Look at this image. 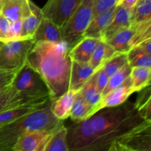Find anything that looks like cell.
<instances>
[{"mask_svg":"<svg viewBox=\"0 0 151 151\" xmlns=\"http://www.w3.org/2000/svg\"><path fill=\"white\" fill-rule=\"evenodd\" d=\"M69 50L67 44L63 41H38L28 54L26 63L44 80L51 102L66 92L69 88L72 64Z\"/></svg>","mask_w":151,"mask_h":151,"instance_id":"obj_1","label":"cell"},{"mask_svg":"<svg viewBox=\"0 0 151 151\" xmlns=\"http://www.w3.org/2000/svg\"><path fill=\"white\" fill-rule=\"evenodd\" d=\"M102 150H110L115 142L131 133L151 125L141 116L134 103L126 100L119 106L105 107L91 116Z\"/></svg>","mask_w":151,"mask_h":151,"instance_id":"obj_2","label":"cell"},{"mask_svg":"<svg viewBox=\"0 0 151 151\" xmlns=\"http://www.w3.org/2000/svg\"><path fill=\"white\" fill-rule=\"evenodd\" d=\"M51 106L50 102L44 107L0 127V151L12 150L18 139L27 133L57 128L63 120L54 116Z\"/></svg>","mask_w":151,"mask_h":151,"instance_id":"obj_3","label":"cell"},{"mask_svg":"<svg viewBox=\"0 0 151 151\" xmlns=\"http://www.w3.org/2000/svg\"><path fill=\"white\" fill-rule=\"evenodd\" d=\"M93 0H81L70 17L60 27L62 41L69 49L83 38L93 16Z\"/></svg>","mask_w":151,"mask_h":151,"instance_id":"obj_4","label":"cell"},{"mask_svg":"<svg viewBox=\"0 0 151 151\" xmlns=\"http://www.w3.org/2000/svg\"><path fill=\"white\" fill-rule=\"evenodd\" d=\"M67 128L66 144L69 151H101L100 139L91 118L75 121Z\"/></svg>","mask_w":151,"mask_h":151,"instance_id":"obj_5","label":"cell"},{"mask_svg":"<svg viewBox=\"0 0 151 151\" xmlns=\"http://www.w3.org/2000/svg\"><path fill=\"white\" fill-rule=\"evenodd\" d=\"M34 44L33 38L4 42L0 49V69H20L26 63L28 54Z\"/></svg>","mask_w":151,"mask_h":151,"instance_id":"obj_6","label":"cell"},{"mask_svg":"<svg viewBox=\"0 0 151 151\" xmlns=\"http://www.w3.org/2000/svg\"><path fill=\"white\" fill-rule=\"evenodd\" d=\"M11 86L21 94L35 97H50L44 80L27 63L18 71Z\"/></svg>","mask_w":151,"mask_h":151,"instance_id":"obj_7","label":"cell"},{"mask_svg":"<svg viewBox=\"0 0 151 151\" xmlns=\"http://www.w3.org/2000/svg\"><path fill=\"white\" fill-rule=\"evenodd\" d=\"M151 125L131 133L115 142L109 151H150Z\"/></svg>","mask_w":151,"mask_h":151,"instance_id":"obj_8","label":"cell"},{"mask_svg":"<svg viewBox=\"0 0 151 151\" xmlns=\"http://www.w3.org/2000/svg\"><path fill=\"white\" fill-rule=\"evenodd\" d=\"M81 1L48 0L41 10L44 17L48 18L60 28L75 11Z\"/></svg>","mask_w":151,"mask_h":151,"instance_id":"obj_9","label":"cell"},{"mask_svg":"<svg viewBox=\"0 0 151 151\" xmlns=\"http://www.w3.org/2000/svg\"><path fill=\"white\" fill-rule=\"evenodd\" d=\"M50 97H35L19 93L11 85L0 89V112L27 103H44L50 100Z\"/></svg>","mask_w":151,"mask_h":151,"instance_id":"obj_10","label":"cell"},{"mask_svg":"<svg viewBox=\"0 0 151 151\" xmlns=\"http://www.w3.org/2000/svg\"><path fill=\"white\" fill-rule=\"evenodd\" d=\"M55 129L41 130L27 133L18 139L12 150L44 151L46 145Z\"/></svg>","mask_w":151,"mask_h":151,"instance_id":"obj_11","label":"cell"},{"mask_svg":"<svg viewBox=\"0 0 151 151\" xmlns=\"http://www.w3.org/2000/svg\"><path fill=\"white\" fill-rule=\"evenodd\" d=\"M132 24V8L122 4L116 6L114 15L109 26L105 29L101 40L106 42L119 30Z\"/></svg>","mask_w":151,"mask_h":151,"instance_id":"obj_12","label":"cell"},{"mask_svg":"<svg viewBox=\"0 0 151 151\" xmlns=\"http://www.w3.org/2000/svg\"><path fill=\"white\" fill-rule=\"evenodd\" d=\"M134 92L132 81L131 75H129L120 86L102 97L100 103V109L105 107L119 106L128 100V97Z\"/></svg>","mask_w":151,"mask_h":151,"instance_id":"obj_13","label":"cell"},{"mask_svg":"<svg viewBox=\"0 0 151 151\" xmlns=\"http://www.w3.org/2000/svg\"><path fill=\"white\" fill-rule=\"evenodd\" d=\"M95 71L89 63H81L72 60L68 90L78 92L91 78Z\"/></svg>","mask_w":151,"mask_h":151,"instance_id":"obj_14","label":"cell"},{"mask_svg":"<svg viewBox=\"0 0 151 151\" xmlns=\"http://www.w3.org/2000/svg\"><path fill=\"white\" fill-rule=\"evenodd\" d=\"M116 7V6L93 16L84 32L83 37H91L101 40L105 29L109 26L114 15Z\"/></svg>","mask_w":151,"mask_h":151,"instance_id":"obj_15","label":"cell"},{"mask_svg":"<svg viewBox=\"0 0 151 151\" xmlns=\"http://www.w3.org/2000/svg\"><path fill=\"white\" fill-rule=\"evenodd\" d=\"M100 41L98 38L83 37L69 50V57L72 60L81 63H88L91 57L93 51L97 43Z\"/></svg>","mask_w":151,"mask_h":151,"instance_id":"obj_16","label":"cell"},{"mask_svg":"<svg viewBox=\"0 0 151 151\" xmlns=\"http://www.w3.org/2000/svg\"><path fill=\"white\" fill-rule=\"evenodd\" d=\"M29 0H4L1 13L9 22L24 19L31 13Z\"/></svg>","mask_w":151,"mask_h":151,"instance_id":"obj_17","label":"cell"},{"mask_svg":"<svg viewBox=\"0 0 151 151\" xmlns=\"http://www.w3.org/2000/svg\"><path fill=\"white\" fill-rule=\"evenodd\" d=\"M35 43L38 41L59 42L62 41L60 28L48 18L43 17L33 36Z\"/></svg>","mask_w":151,"mask_h":151,"instance_id":"obj_18","label":"cell"},{"mask_svg":"<svg viewBox=\"0 0 151 151\" xmlns=\"http://www.w3.org/2000/svg\"><path fill=\"white\" fill-rule=\"evenodd\" d=\"M50 102L51 101L50 100L44 103H27V104L22 105L18 107H15L4 111L0 112V127L4 126L7 124L10 123V122L19 119L24 115L38 110V109L47 106Z\"/></svg>","mask_w":151,"mask_h":151,"instance_id":"obj_19","label":"cell"},{"mask_svg":"<svg viewBox=\"0 0 151 151\" xmlns=\"http://www.w3.org/2000/svg\"><path fill=\"white\" fill-rule=\"evenodd\" d=\"M30 14L22 19V30L21 39H30L33 38L34 35L38 29L41 19L44 17L42 10L29 0Z\"/></svg>","mask_w":151,"mask_h":151,"instance_id":"obj_20","label":"cell"},{"mask_svg":"<svg viewBox=\"0 0 151 151\" xmlns=\"http://www.w3.org/2000/svg\"><path fill=\"white\" fill-rule=\"evenodd\" d=\"M77 92L68 90L52 103L51 109L53 114L59 120H64L69 117L71 109Z\"/></svg>","mask_w":151,"mask_h":151,"instance_id":"obj_21","label":"cell"},{"mask_svg":"<svg viewBox=\"0 0 151 151\" xmlns=\"http://www.w3.org/2000/svg\"><path fill=\"white\" fill-rule=\"evenodd\" d=\"M134 33V24L122 29L106 41L116 52L127 53L131 49V42Z\"/></svg>","mask_w":151,"mask_h":151,"instance_id":"obj_22","label":"cell"},{"mask_svg":"<svg viewBox=\"0 0 151 151\" xmlns=\"http://www.w3.org/2000/svg\"><path fill=\"white\" fill-rule=\"evenodd\" d=\"M116 53V52L111 46L100 40L96 45L88 63L96 72Z\"/></svg>","mask_w":151,"mask_h":151,"instance_id":"obj_23","label":"cell"},{"mask_svg":"<svg viewBox=\"0 0 151 151\" xmlns=\"http://www.w3.org/2000/svg\"><path fill=\"white\" fill-rule=\"evenodd\" d=\"M85 101L89 105L95 114L100 110V103L102 99V94L96 86L94 75L86 83L83 88L80 90Z\"/></svg>","mask_w":151,"mask_h":151,"instance_id":"obj_24","label":"cell"},{"mask_svg":"<svg viewBox=\"0 0 151 151\" xmlns=\"http://www.w3.org/2000/svg\"><path fill=\"white\" fill-rule=\"evenodd\" d=\"M66 137L67 128L62 122L53 131L46 145L44 151H69L66 144Z\"/></svg>","mask_w":151,"mask_h":151,"instance_id":"obj_25","label":"cell"},{"mask_svg":"<svg viewBox=\"0 0 151 151\" xmlns=\"http://www.w3.org/2000/svg\"><path fill=\"white\" fill-rule=\"evenodd\" d=\"M93 114L94 113L91 107L85 101L81 91H78L75 94L69 117L75 122L91 117Z\"/></svg>","mask_w":151,"mask_h":151,"instance_id":"obj_26","label":"cell"},{"mask_svg":"<svg viewBox=\"0 0 151 151\" xmlns=\"http://www.w3.org/2000/svg\"><path fill=\"white\" fill-rule=\"evenodd\" d=\"M130 75L134 92L150 85L151 67H132Z\"/></svg>","mask_w":151,"mask_h":151,"instance_id":"obj_27","label":"cell"},{"mask_svg":"<svg viewBox=\"0 0 151 151\" xmlns=\"http://www.w3.org/2000/svg\"><path fill=\"white\" fill-rule=\"evenodd\" d=\"M139 92L137 100L134 103L136 109L143 118L151 122V96L150 85L139 91Z\"/></svg>","mask_w":151,"mask_h":151,"instance_id":"obj_28","label":"cell"},{"mask_svg":"<svg viewBox=\"0 0 151 151\" xmlns=\"http://www.w3.org/2000/svg\"><path fill=\"white\" fill-rule=\"evenodd\" d=\"M128 64L132 67H151V55L145 52L137 45L127 52Z\"/></svg>","mask_w":151,"mask_h":151,"instance_id":"obj_29","label":"cell"},{"mask_svg":"<svg viewBox=\"0 0 151 151\" xmlns=\"http://www.w3.org/2000/svg\"><path fill=\"white\" fill-rule=\"evenodd\" d=\"M151 20V0H138L132 8L133 24Z\"/></svg>","mask_w":151,"mask_h":151,"instance_id":"obj_30","label":"cell"},{"mask_svg":"<svg viewBox=\"0 0 151 151\" xmlns=\"http://www.w3.org/2000/svg\"><path fill=\"white\" fill-rule=\"evenodd\" d=\"M131 67L128 63H127L125 66H122L120 69H119L117 72H115L114 75L109 77L107 85L102 92V97L104 96L105 94H108L111 90L114 89L116 87L120 86L125 81V79L129 76L131 74Z\"/></svg>","mask_w":151,"mask_h":151,"instance_id":"obj_31","label":"cell"},{"mask_svg":"<svg viewBox=\"0 0 151 151\" xmlns=\"http://www.w3.org/2000/svg\"><path fill=\"white\" fill-rule=\"evenodd\" d=\"M134 33L131 42V48L139 43L151 38V20L134 24Z\"/></svg>","mask_w":151,"mask_h":151,"instance_id":"obj_32","label":"cell"},{"mask_svg":"<svg viewBox=\"0 0 151 151\" xmlns=\"http://www.w3.org/2000/svg\"><path fill=\"white\" fill-rule=\"evenodd\" d=\"M127 63H128L127 53L116 52L103 64V67L108 76L111 77Z\"/></svg>","mask_w":151,"mask_h":151,"instance_id":"obj_33","label":"cell"},{"mask_svg":"<svg viewBox=\"0 0 151 151\" xmlns=\"http://www.w3.org/2000/svg\"><path fill=\"white\" fill-rule=\"evenodd\" d=\"M116 6V0H93V16Z\"/></svg>","mask_w":151,"mask_h":151,"instance_id":"obj_34","label":"cell"},{"mask_svg":"<svg viewBox=\"0 0 151 151\" xmlns=\"http://www.w3.org/2000/svg\"><path fill=\"white\" fill-rule=\"evenodd\" d=\"M22 30V19L15 21L10 23L8 33H7V41L21 40V34Z\"/></svg>","mask_w":151,"mask_h":151,"instance_id":"obj_35","label":"cell"},{"mask_svg":"<svg viewBox=\"0 0 151 151\" xmlns=\"http://www.w3.org/2000/svg\"><path fill=\"white\" fill-rule=\"evenodd\" d=\"M94 79H95L96 86H97V89H98L102 94V92H103V91L104 90V88H106V85H107L109 77L108 76L106 72H105L103 66L94 72Z\"/></svg>","mask_w":151,"mask_h":151,"instance_id":"obj_36","label":"cell"},{"mask_svg":"<svg viewBox=\"0 0 151 151\" xmlns=\"http://www.w3.org/2000/svg\"><path fill=\"white\" fill-rule=\"evenodd\" d=\"M18 70H7L0 69V89L4 87L11 85Z\"/></svg>","mask_w":151,"mask_h":151,"instance_id":"obj_37","label":"cell"},{"mask_svg":"<svg viewBox=\"0 0 151 151\" xmlns=\"http://www.w3.org/2000/svg\"><path fill=\"white\" fill-rule=\"evenodd\" d=\"M10 23L8 19L0 13V41L7 42Z\"/></svg>","mask_w":151,"mask_h":151,"instance_id":"obj_38","label":"cell"},{"mask_svg":"<svg viewBox=\"0 0 151 151\" xmlns=\"http://www.w3.org/2000/svg\"><path fill=\"white\" fill-rule=\"evenodd\" d=\"M137 46L139 47L145 52L151 55V38H149V39L139 43V44H137Z\"/></svg>","mask_w":151,"mask_h":151,"instance_id":"obj_39","label":"cell"},{"mask_svg":"<svg viewBox=\"0 0 151 151\" xmlns=\"http://www.w3.org/2000/svg\"><path fill=\"white\" fill-rule=\"evenodd\" d=\"M138 0H122V5L125 6V7H129V8H133L135 4L137 3V1Z\"/></svg>","mask_w":151,"mask_h":151,"instance_id":"obj_40","label":"cell"},{"mask_svg":"<svg viewBox=\"0 0 151 151\" xmlns=\"http://www.w3.org/2000/svg\"><path fill=\"white\" fill-rule=\"evenodd\" d=\"M116 6L120 5L122 2V0H116Z\"/></svg>","mask_w":151,"mask_h":151,"instance_id":"obj_41","label":"cell"},{"mask_svg":"<svg viewBox=\"0 0 151 151\" xmlns=\"http://www.w3.org/2000/svg\"><path fill=\"white\" fill-rule=\"evenodd\" d=\"M3 1L4 0H0V13H1V8H2V4H3Z\"/></svg>","mask_w":151,"mask_h":151,"instance_id":"obj_42","label":"cell"},{"mask_svg":"<svg viewBox=\"0 0 151 151\" xmlns=\"http://www.w3.org/2000/svg\"><path fill=\"white\" fill-rule=\"evenodd\" d=\"M4 41H0V49H1V47H2V45L4 44Z\"/></svg>","mask_w":151,"mask_h":151,"instance_id":"obj_43","label":"cell"}]
</instances>
